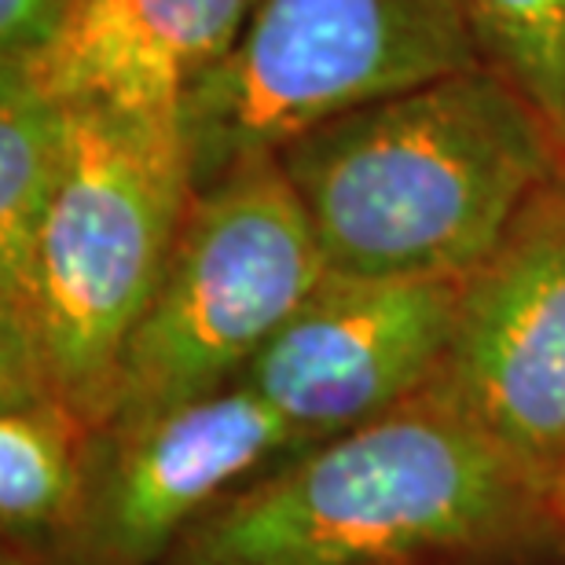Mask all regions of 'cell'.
<instances>
[{"mask_svg":"<svg viewBox=\"0 0 565 565\" xmlns=\"http://www.w3.org/2000/svg\"><path fill=\"white\" fill-rule=\"evenodd\" d=\"M158 565H565V518L555 484L426 390L257 473Z\"/></svg>","mask_w":565,"mask_h":565,"instance_id":"1","label":"cell"},{"mask_svg":"<svg viewBox=\"0 0 565 565\" xmlns=\"http://www.w3.org/2000/svg\"><path fill=\"white\" fill-rule=\"evenodd\" d=\"M276 162L331 276L467 279L565 173V147L473 66L327 121Z\"/></svg>","mask_w":565,"mask_h":565,"instance_id":"2","label":"cell"},{"mask_svg":"<svg viewBox=\"0 0 565 565\" xmlns=\"http://www.w3.org/2000/svg\"><path fill=\"white\" fill-rule=\"evenodd\" d=\"M195 195L177 115L71 107V162L41 243L44 382L88 426L110 412L132 327L151 305Z\"/></svg>","mask_w":565,"mask_h":565,"instance_id":"3","label":"cell"},{"mask_svg":"<svg viewBox=\"0 0 565 565\" xmlns=\"http://www.w3.org/2000/svg\"><path fill=\"white\" fill-rule=\"evenodd\" d=\"M473 66L459 0H257L228 55L180 99L191 184Z\"/></svg>","mask_w":565,"mask_h":565,"instance_id":"4","label":"cell"},{"mask_svg":"<svg viewBox=\"0 0 565 565\" xmlns=\"http://www.w3.org/2000/svg\"><path fill=\"white\" fill-rule=\"evenodd\" d=\"M327 265L276 154L191 195L169 265L121 353L104 423H137L239 386Z\"/></svg>","mask_w":565,"mask_h":565,"instance_id":"5","label":"cell"},{"mask_svg":"<svg viewBox=\"0 0 565 565\" xmlns=\"http://www.w3.org/2000/svg\"><path fill=\"white\" fill-rule=\"evenodd\" d=\"M298 451L250 390L88 434L82 478L38 565H158L202 514Z\"/></svg>","mask_w":565,"mask_h":565,"instance_id":"6","label":"cell"},{"mask_svg":"<svg viewBox=\"0 0 565 565\" xmlns=\"http://www.w3.org/2000/svg\"><path fill=\"white\" fill-rule=\"evenodd\" d=\"M547 484L565 473V173L522 210L459 287L429 386Z\"/></svg>","mask_w":565,"mask_h":565,"instance_id":"7","label":"cell"},{"mask_svg":"<svg viewBox=\"0 0 565 565\" xmlns=\"http://www.w3.org/2000/svg\"><path fill=\"white\" fill-rule=\"evenodd\" d=\"M462 279L327 273L239 386L312 448L404 408L434 386L456 331Z\"/></svg>","mask_w":565,"mask_h":565,"instance_id":"8","label":"cell"},{"mask_svg":"<svg viewBox=\"0 0 565 565\" xmlns=\"http://www.w3.org/2000/svg\"><path fill=\"white\" fill-rule=\"evenodd\" d=\"M254 8L257 0H74L60 41L33 71L66 107L177 115L188 88L239 41Z\"/></svg>","mask_w":565,"mask_h":565,"instance_id":"9","label":"cell"},{"mask_svg":"<svg viewBox=\"0 0 565 565\" xmlns=\"http://www.w3.org/2000/svg\"><path fill=\"white\" fill-rule=\"evenodd\" d=\"M71 162V107L33 63L0 60V401L49 390L38 345L41 243Z\"/></svg>","mask_w":565,"mask_h":565,"instance_id":"10","label":"cell"},{"mask_svg":"<svg viewBox=\"0 0 565 565\" xmlns=\"http://www.w3.org/2000/svg\"><path fill=\"white\" fill-rule=\"evenodd\" d=\"M88 426L60 393L0 401V533L8 555L38 565L82 478Z\"/></svg>","mask_w":565,"mask_h":565,"instance_id":"11","label":"cell"},{"mask_svg":"<svg viewBox=\"0 0 565 565\" xmlns=\"http://www.w3.org/2000/svg\"><path fill=\"white\" fill-rule=\"evenodd\" d=\"M481 66L500 74L565 147V0H459Z\"/></svg>","mask_w":565,"mask_h":565,"instance_id":"12","label":"cell"},{"mask_svg":"<svg viewBox=\"0 0 565 565\" xmlns=\"http://www.w3.org/2000/svg\"><path fill=\"white\" fill-rule=\"evenodd\" d=\"M74 0H0V60L38 63L60 41Z\"/></svg>","mask_w":565,"mask_h":565,"instance_id":"13","label":"cell"},{"mask_svg":"<svg viewBox=\"0 0 565 565\" xmlns=\"http://www.w3.org/2000/svg\"><path fill=\"white\" fill-rule=\"evenodd\" d=\"M555 495H558V511H562V518H565V473H562V481H558Z\"/></svg>","mask_w":565,"mask_h":565,"instance_id":"14","label":"cell"},{"mask_svg":"<svg viewBox=\"0 0 565 565\" xmlns=\"http://www.w3.org/2000/svg\"><path fill=\"white\" fill-rule=\"evenodd\" d=\"M0 565H30V562L19 558V555H8V551H4V555H0Z\"/></svg>","mask_w":565,"mask_h":565,"instance_id":"15","label":"cell"}]
</instances>
